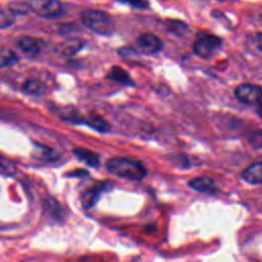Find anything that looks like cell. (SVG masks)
Wrapping results in <instances>:
<instances>
[{
	"mask_svg": "<svg viewBox=\"0 0 262 262\" xmlns=\"http://www.w3.org/2000/svg\"><path fill=\"white\" fill-rule=\"evenodd\" d=\"M33 12L45 18H55L63 13V5L59 0H30Z\"/></svg>",
	"mask_w": 262,
	"mask_h": 262,
	"instance_id": "3957f363",
	"label": "cell"
},
{
	"mask_svg": "<svg viewBox=\"0 0 262 262\" xmlns=\"http://www.w3.org/2000/svg\"><path fill=\"white\" fill-rule=\"evenodd\" d=\"M168 29L174 34L181 35L187 30V25L181 20H169L168 21Z\"/></svg>",
	"mask_w": 262,
	"mask_h": 262,
	"instance_id": "d6986e66",
	"label": "cell"
},
{
	"mask_svg": "<svg viewBox=\"0 0 262 262\" xmlns=\"http://www.w3.org/2000/svg\"><path fill=\"white\" fill-rule=\"evenodd\" d=\"M17 60H18V57L12 50L2 48L1 56H0V64L2 68L12 66L15 62H17Z\"/></svg>",
	"mask_w": 262,
	"mask_h": 262,
	"instance_id": "2e32d148",
	"label": "cell"
},
{
	"mask_svg": "<svg viewBox=\"0 0 262 262\" xmlns=\"http://www.w3.org/2000/svg\"><path fill=\"white\" fill-rule=\"evenodd\" d=\"M255 44L259 50L262 51V33H258L255 36Z\"/></svg>",
	"mask_w": 262,
	"mask_h": 262,
	"instance_id": "44dd1931",
	"label": "cell"
},
{
	"mask_svg": "<svg viewBox=\"0 0 262 262\" xmlns=\"http://www.w3.org/2000/svg\"><path fill=\"white\" fill-rule=\"evenodd\" d=\"M137 44L141 51L146 54H156L163 49L162 40L155 34L143 33L139 35L137 39Z\"/></svg>",
	"mask_w": 262,
	"mask_h": 262,
	"instance_id": "8992f818",
	"label": "cell"
},
{
	"mask_svg": "<svg viewBox=\"0 0 262 262\" xmlns=\"http://www.w3.org/2000/svg\"><path fill=\"white\" fill-rule=\"evenodd\" d=\"M74 155L82 162L86 163L91 167H98L100 164V157L98 154L87 149V148H75L73 149Z\"/></svg>",
	"mask_w": 262,
	"mask_h": 262,
	"instance_id": "7c38bea8",
	"label": "cell"
},
{
	"mask_svg": "<svg viewBox=\"0 0 262 262\" xmlns=\"http://www.w3.org/2000/svg\"><path fill=\"white\" fill-rule=\"evenodd\" d=\"M78 172H80L79 174H81L82 176H84V175H87V172L86 171H84V170H82V171H80V170H78ZM77 175V173H76V171L73 173V174H69V176H76Z\"/></svg>",
	"mask_w": 262,
	"mask_h": 262,
	"instance_id": "603a6c76",
	"label": "cell"
},
{
	"mask_svg": "<svg viewBox=\"0 0 262 262\" xmlns=\"http://www.w3.org/2000/svg\"><path fill=\"white\" fill-rule=\"evenodd\" d=\"M83 47V42L80 39L77 38H70L64 40L63 42L59 43L56 46L57 52H59L62 55L71 56L76 54L78 51H80Z\"/></svg>",
	"mask_w": 262,
	"mask_h": 262,
	"instance_id": "8fae6325",
	"label": "cell"
},
{
	"mask_svg": "<svg viewBox=\"0 0 262 262\" xmlns=\"http://www.w3.org/2000/svg\"><path fill=\"white\" fill-rule=\"evenodd\" d=\"M105 168L110 173L118 177L133 181L141 180L146 175V169L142 163L130 158H112L107 160Z\"/></svg>",
	"mask_w": 262,
	"mask_h": 262,
	"instance_id": "6da1fadb",
	"label": "cell"
},
{
	"mask_svg": "<svg viewBox=\"0 0 262 262\" xmlns=\"http://www.w3.org/2000/svg\"><path fill=\"white\" fill-rule=\"evenodd\" d=\"M119 2L123 4H127L131 6L132 8L137 9H146L148 7V1L147 0H118Z\"/></svg>",
	"mask_w": 262,
	"mask_h": 262,
	"instance_id": "ffe728a7",
	"label": "cell"
},
{
	"mask_svg": "<svg viewBox=\"0 0 262 262\" xmlns=\"http://www.w3.org/2000/svg\"><path fill=\"white\" fill-rule=\"evenodd\" d=\"M17 46L28 56H36L42 48V40L30 36L20 37L17 40Z\"/></svg>",
	"mask_w": 262,
	"mask_h": 262,
	"instance_id": "52a82bcc",
	"label": "cell"
},
{
	"mask_svg": "<svg viewBox=\"0 0 262 262\" xmlns=\"http://www.w3.org/2000/svg\"><path fill=\"white\" fill-rule=\"evenodd\" d=\"M106 78L113 81H116L118 83L124 84V85H128L131 86L133 85V81L131 79V77L129 76V74L122 68L118 67V66H114L110 72L106 75Z\"/></svg>",
	"mask_w": 262,
	"mask_h": 262,
	"instance_id": "5bb4252c",
	"label": "cell"
},
{
	"mask_svg": "<svg viewBox=\"0 0 262 262\" xmlns=\"http://www.w3.org/2000/svg\"><path fill=\"white\" fill-rule=\"evenodd\" d=\"M7 8L15 15H24L29 13L32 10L29 2H20V1L9 3Z\"/></svg>",
	"mask_w": 262,
	"mask_h": 262,
	"instance_id": "e0dca14e",
	"label": "cell"
},
{
	"mask_svg": "<svg viewBox=\"0 0 262 262\" xmlns=\"http://www.w3.org/2000/svg\"><path fill=\"white\" fill-rule=\"evenodd\" d=\"M188 186L196 191L205 193H215L218 191V187L215 181L208 177H196L188 182Z\"/></svg>",
	"mask_w": 262,
	"mask_h": 262,
	"instance_id": "ba28073f",
	"label": "cell"
},
{
	"mask_svg": "<svg viewBox=\"0 0 262 262\" xmlns=\"http://www.w3.org/2000/svg\"><path fill=\"white\" fill-rule=\"evenodd\" d=\"M14 13H12L8 8L2 9L0 12V27L1 29H5L11 26L14 21Z\"/></svg>",
	"mask_w": 262,
	"mask_h": 262,
	"instance_id": "ac0fdd59",
	"label": "cell"
},
{
	"mask_svg": "<svg viewBox=\"0 0 262 262\" xmlns=\"http://www.w3.org/2000/svg\"><path fill=\"white\" fill-rule=\"evenodd\" d=\"M222 40L215 35H203L193 43V52L201 58H210L219 50Z\"/></svg>",
	"mask_w": 262,
	"mask_h": 262,
	"instance_id": "277c9868",
	"label": "cell"
},
{
	"mask_svg": "<svg viewBox=\"0 0 262 262\" xmlns=\"http://www.w3.org/2000/svg\"><path fill=\"white\" fill-rule=\"evenodd\" d=\"M256 105H257V113L262 118V98L260 99V101Z\"/></svg>",
	"mask_w": 262,
	"mask_h": 262,
	"instance_id": "7402d4cb",
	"label": "cell"
},
{
	"mask_svg": "<svg viewBox=\"0 0 262 262\" xmlns=\"http://www.w3.org/2000/svg\"><path fill=\"white\" fill-rule=\"evenodd\" d=\"M81 20L86 28L99 35L108 36L115 31L113 18L102 10L86 9L81 13Z\"/></svg>",
	"mask_w": 262,
	"mask_h": 262,
	"instance_id": "7a4b0ae2",
	"label": "cell"
},
{
	"mask_svg": "<svg viewBox=\"0 0 262 262\" xmlns=\"http://www.w3.org/2000/svg\"><path fill=\"white\" fill-rule=\"evenodd\" d=\"M45 89H46L45 84L36 78L27 79L21 86V90L25 93L33 96H39L43 94L45 92Z\"/></svg>",
	"mask_w": 262,
	"mask_h": 262,
	"instance_id": "4fadbf2b",
	"label": "cell"
},
{
	"mask_svg": "<svg viewBox=\"0 0 262 262\" xmlns=\"http://www.w3.org/2000/svg\"><path fill=\"white\" fill-rule=\"evenodd\" d=\"M261 16H262V15H261Z\"/></svg>",
	"mask_w": 262,
	"mask_h": 262,
	"instance_id": "cb8c5ba5",
	"label": "cell"
},
{
	"mask_svg": "<svg viewBox=\"0 0 262 262\" xmlns=\"http://www.w3.org/2000/svg\"><path fill=\"white\" fill-rule=\"evenodd\" d=\"M234 95L242 103L256 105L262 98V87L251 83L241 84L234 89Z\"/></svg>",
	"mask_w": 262,
	"mask_h": 262,
	"instance_id": "5b68a950",
	"label": "cell"
},
{
	"mask_svg": "<svg viewBox=\"0 0 262 262\" xmlns=\"http://www.w3.org/2000/svg\"><path fill=\"white\" fill-rule=\"evenodd\" d=\"M82 122H83V124H86L99 132H105L111 127L106 121H104L101 117H99L97 115H91L88 118H84L82 120Z\"/></svg>",
	"mask_w": 262,
	"mask_h": 262,
	"instance_id": "9a60e30c",
	"label": "cell"
},
{
	"mask_svg": "<svg viewBox=\"0 0 262 262\" xmlns=\"http://www.w3.org/2000/svg\"><path fill=\"white\" fill-rule=\"evenodd\" d=\"M107 183L101 182L94 186L89 187L87 190H85L82 194L81 202L85 208H91L99 199L100 193L106 188Z\"/></svg>",
	"mask_w": 262,
	"mask_h": 262,
	"instance_id": "9c48e42d",
	"label": "cell"
},
{
	"mask_svg": "<svg viewBox=\"0 0 262 262\" xmlns=\"http://www.w3.org/2000/svg\"><path fill=\"white\" fill-rule=\"evenodd\" d=\"M242 177L247 182L262 184V161L249 165L242 172Z\"/></svg>",
	"mask_w": 262,
	"mask_h": 262,
	"instance_id": "30bf717a",
	"label": "cell"
}]
</instances>
